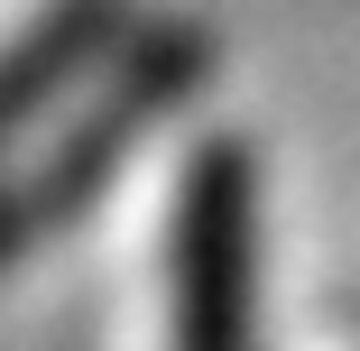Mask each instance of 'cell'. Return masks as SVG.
<instances>
[{
    "label": "cell",
    "instance_id": "obj_3",
    "mask_svg": "<svg viewBox=\"0 0 360 351\" xmlns=\"http://www.w3.org/2000/svg\"><path fill=\"white\" fill-rule=\"evenodd\" d=\"M102 28H111V0H65L46 28H28L10 56H0V148H10V139L37 120V102L102 46Z\"/></svg>",
    "mask_w": 360,
    "mask_h": 351
},
{
    "label": "cell",
    "instance_id": "obj_2",
    "mask_svg": "<svg viewBox=\"0 0 360 351\" xmlns=\"http://www.w3.org/2000/svg\"><path fill=\"white\" fill-rule=\"evenodd\" d=\"M194 65H203V46H194L185 28H176V37H158V46H139V56L120 65V84H111L75 129H65V148H56L28 185L0 194V259L28 250V241H46L65 213H75V203H93V194H102V176L129 158V139H139V129H148V120L194 84Z\"/></svg>",
    "mask_w": 360,
    "mask_h": 351
},
{
    "label": "cell",
    "instance_id": "obj_1",
    "mask_svg": "<svg viewBox=\"0 0 360 351\" xmlns=\"http://www.w3.org/2000/svg\"><path fill=\"white\" fill-rule=\"evenodd\" d=\"M259 194L240 148H203L176 194V351H250L259 287Z\"/></svg>",
    "mask_w": 360,
    "mask_h": 351
}]
</instances>
